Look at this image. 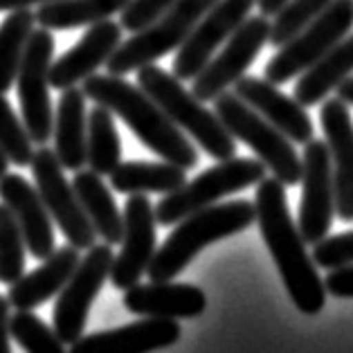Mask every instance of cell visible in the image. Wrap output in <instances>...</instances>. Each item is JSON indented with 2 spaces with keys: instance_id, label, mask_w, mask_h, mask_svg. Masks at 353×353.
<instances>
[{
  "instance_id": "39",
  "label": "cell",
  "mask_w": 353,
  "mask_h": 353,
  "mask_svg": "<svg viewBox=\"0 0 353 353\" xmlns=\"http://www.w3.org/2000/svg\"><path fill=\"white\" fill-rule=\"evenodd\" d=\"M286 3L288 0H256V5H259V10H261V16H265V19H270V16L277 14Z\"/></svg>"
},
{
  "instance_id": "15",
  "label": "cell",
  "mask_w": 353,
  "mask_h": 353,
  "mask_svg": "<svg viewBox=\"0 0 353 353\" xmlns=\"http://www.w3.org/2000/svg\"><path fill=\"white\" fill-rule=\"evenodd\" d=\"M122 250L110 265V283L117 290L135 286L156 254V208L144 194H131L124 208Z\"/></svg>"
},
{
  "instance_id": "1",
  "label": "cell",
  "mask_w": 353,
  "mask_h": 353,
  "mask_svg": "<svg viewBox=\"0 0 353 353\" xmlns=\"http://www.w3.org/2000/svg\"><path fill=\"white\" fill-rule=\"evenodd\" d=\"M256 221L268 245L292 304L304 315H317L324 308L326 288L317 265L306 252V243L292 221L286 203V189L277 178H263L254 196Z\"/></svg>"
},
{
  "instance_id": "9",
  "label": "cell",
  "mask_w": 353,
  "mask_h": 353,
  "mask_svg": "<svg viewBox=\"0 0 353 353\" xmlns=\"http://www.w3.org/2000/svg\"><path fill=\"white\" fill-rule=\"evenodd\" d=\"M52 57L54 37L46 28L34 30L30 34L28 48H25L19 74H16L23 124L37 146H46L50 137H52L54 110L52 99H50V65H52Z\"/></svg>"
},
{
  "instance_id": "40",
  "label": "cell",
  "mask_w": 353,
  "mask_h": 353,
  "mask_svg": "<svg viewBox=\"0 0 353 353\" xmlns=\"http://www.w3.org/2000/svg\"><path fill=\"white\" fill-rule=\"evenodd\" d=\"M335 90H338V99H342L344 104L353 106V74L347 77V79H344Z\"/></svg>"
},
{
  "instance_id": "18",
  "label": "cell",
  "mask_w": 353,
  "mask_h": 353,
  "mask_svg": "<svg viewBox=\"0 0 353 353\" xmlns=\"http://www.w3.org/2000/svg\"><path fill=\"white\" fill-rule=\"evenodd\" d=\"M0 201L19 223L28 252L41 261L48 259L54 252V230L37 187L19 174H5L0 178Z\"/></svg>"
},
{
  "instance_id": "7",
  "label": "cell",
  "mask_w": 353,
  "mask_h": 353,
  "mask_svg": "<svg viewBox=\"0 0 353 353\" xmlns=\"http://www.w3.org/2000/svg\"><path fill=\"white\" fill-rule=\"evenodd\" d=\"M265 178V167L261 160L254 158H230L221 165L203 171L201 176L167 194L156 205V223L160 225H174V223L187 219L189 214L205 210L210 205L230 194L243 192V189L259 185Z\"/></svg>"
},
{
  "instance_id": "37",
  "label": "cell",
  "mask_w": 353,
  "mask_h": 353,
  "mask_svg": "<svg viewBox=\"0 0 353 353\" xmlns=\"http://www.w3.org/2000/svg\"><path fill=\"white\" fill-rule=\"evenodd\" d=\"M0 353H12L10 347V299L0 295Z\"/></svg>"
},
{
  "instance_id": "35",
  "label": "cell",
  "mask_w": 353,
  "mask_h": 353,
  "mask_svg": "<svg viewBox=\"0 0 353 353\" xmlns=\"http://www.w3.org/2000/svg\"><path fill=\"white\" fill-rule=\"evenodd\" d=\"M178 0H128V5L119 12L122 30L140 32L146 25H151L162 14L169 12Z\"/></svg>"
},
{
  "instance_id": "33",
  "label": "cell",
  "mask_w": 353,
  "mask_h": 353,
  "mask_svg": "<svg viewBox=\"0 0 353 353\" xmlns=\"http://www.w3.org/2000/svg\"><path fill=\"white\" fill-rule=\"evenodd\" d=\"M10 335L28 353H65L59 335L32 311H19L10 317Z\"/></svg>"
},
{
  "instance_id": "41",
  "label": "cell",
  "mask_w": 353,
  "mask_h": 353,
  "mask_svg": "<svg viewBox=\"0 0 353 353\" xmlns=\"http://www.w3.org/2000/svg\"><path fill=\"white\" fill-rule=\"evenodd\" d=\"M10 165H12V162L7 160V156L3 153V149H0V178H3V176L7 174V171H10Z\"/></svg>"
},
{
  "instance_id": "14",
  "label": "cell",
  "mask_w": 353,
  "mask_h": 353,
  "mask_svg": "<svg viewBox=\"0 0 353 353\" xmlns=\"http://www.w3.org/2000/svg\"><path fill=\"white\" fill-rule=\"evenodd\" d=\"M256 0H216L203 19L194 25L189 37L180 43L174 59V77L180 81L194 79L203 70L214 52L225 43L243 23Z\"/></svg>"
},
{
  "instance_id": "23",
  "label": "cell",
  "mask_w": 353,
  "mask_h": 353,
  "mask_svg": "<svg viewBox=\"0 0 353 353\" xmlns=\"http://www.w3.org/2000/svg\"><path fill=\"white\" fill-rule=\"evenodd\" d=\"M85 94L79 88H65L59 97L52 135L54 156L63 169L79 171L85 165Z\"/></svg>"
},
{
  "instance_id": "30",
  "label": "cell",
  "mask_w": 353,
  "mask_h": 353,
  "mask_svg": "<svg viewBox=\"0 0 353 353\" xmlns=\"http://www.w3.org/2000/svg\"><path fill=\"white\" fill-rule=\"evenodd\" d=\"M25 239L14 214L5 203H0V281L12 283L25 274Z\"/></svg>"
},
{
  "instance_id": "3",
  "label": "cell",
  "mask_w": 353,
  "mask_h": 353,
  "mask_svg": "<svg viewBox=\"0 0 353 353\" xmlns=\"http://www.w3.org/2000/svg\"><path fill=\"white\" fill-rule=\"evenodd\" d=\"M256 221L254 203L230 201L225 205H210L178 221V228L167 236L146 268L151 281H171L178 277L203 248L221 239L234 236Z\"/></svg>"
},
{
  "instance_id": "20",
  "label": "cell",
  "mask_w": 353,
  "mask_h": 353,
  "mask_svg": "<svg viewBox=\"0 0 353 353\" xmlns=\"http://www.w3.org/2000/svg\"><path fill=\"white\" fill-rule=\"evenodd\" d=\"M124 306L133 315L165 317V320H194L208 308L205 292L192 283L151 281L126 288Z\"/></svg>"
},
{
  "instance_id": "38",
  "label": "cell",
  "mask_w": 353,
  "mask_h": 353,
  "mask_svg": "<svg viewBox=\"0 0 353 353\" xmlns=\"http://www.w3.org/2000/svg\"><path fill=\"white\" fill-rule=\"evenodd\" d=\"M54 3V0H0V12H14V10H32L34 5Z\"/></svg>"
},
{
  "instance_id": "17",
  "label": "cell",
  "mask_w": 353,
  "mask_h": 353,
  "mask_svg": "<svg viewBox=\"0 0 353 353\" xmlns=\"http://www.w3.org/2000/svg\"><path fill=\"white\" fill-rule=\"evenodd\" d=\"M320 122L333 162L335 214L349 223L353 221V119L342 99H329L320 110Z\"/></svg>"
},
{
  "instance_id": "28",
  "label": "cell",
  "mask_w": 353,
  "mask_h": 353,
  "mask_svg": "<svg viewBox=\"0 0 353 353\" xmlns=\"http://www.w3.org/2000/svg\"><path fill=\"white\" fill-rule=\"evenodd\" d=\"M122 162V140L115 117L106 106H94L85 119V165L99 176H110Z\"/></svg>"
},
{
  "instance_id": "11",
  "label": "cell",
  "mask_w": 353,
  "mask_h": 353,
  "mask_svg": "<svg viewBox=\"0 0 353 353\" xmlns=\"http://www.w3.org/2000/svg\"><path fill=\"white\" fill-rule=\"evenodd\" d=\"M113 259V245L104 243L88 248V254L79 259L70 279L59 290L54 306V333L63 344H72L83 335L90 306L108 279Z\"/></svg>"
},
{
  "instance_id": "10",
  "label": "cell",
  "mask_w": 353,
  "mask_h": 353,
  "mask_svg": "<svg viewBox=\"0 0 353 353\" xmlns=\"http://www.w3.org/2000/svg\"><path fill=\"white\" fill-rule=\"evenodd\" d=\"M32 176L34 187L41 196L43 205L59 230L63 232L68 243L77 250H88L97 241V232L92 230L88 216L74 194L72 183L63 176V167L54 156V149L39 146L32 156Z\"/></svg>"
},
{
  "instance_id": "19",
  "label": "cell",
  "mask_w": 353,
  "mask_h": 353,
  "mask_svg": "<svg viewBox=\"0 0 353 353\" xmlns=\"http://www.w3.org/2000/svg\"><path fill=\"white\" fill-rule=\"evenodd\" d=\"M122 43V25L113 21H99L88 28L83 39L72 50H68L63 57L50 65V85L57 90L72 88L85 77L94 74L99 65L108 61V57L115 52Z\"/></svg>"
},
{
  "instance_id": "29",
  "label": "cell",
  "mask_w": 353,
  "mask_h": 353,
  "mask_svg": "<svg viewBox=\"0 0 353 353\" xmlns=\"http://www.w3.org/2000/svg\"><path fill=\"white\" fill-rule=\"evenodd\" d=\"M37 25L32 10H14L0 23V94L10 92L23 63L30 34Z\"/></svg>"
},
{
  "instance_id": "36",
  "label": "cell",
  "mask_w": 353,
  "mask_h": 353,
  "mask_svg": "<svg viewBox=\"0 0 353 353\" xmlns=\"http://www.w3.org/2000/svg\"><path fill=\"white\" fill-rule=\"evenodd\" d=\"M326 292L340 299H353V263L342 265V268H333L324 279Z\"/></svg>"
},
{
  "instance_id": "12",
  "label": "cell",
  "mask_w": 353,
  "mask_h": 353,
  "mask_svg": "<svg viewBox=\"0 0 353 353\" xmlns=\"http://www.w3.org/2000/svg\"><path fill=\"white\" fill-rule=\"evenodd\" d=\"M270 39V21L265 16H248L225 41V48L212 57L208 65L194 77L192 92L201 101H214L232 83L241 79L254 63L256 54Z\"/></svg>"
},
{
  "instance_id": "21",
  "label": "cell",
  "mask_w": 353,
  "mask_h": 353,
  "mask_svg": "<svg viewBox=\"0 0 353 353\" xmlns=\"http://www.w3.org/2000/svg\"><path fill=\"white\" fill-rule=\"evenodd\" d=\"M180 338V326L176 320L165 317H149L122 329H113L106 333L81 335L72 342L70 353H153L158 349H167Z\"/></svg>"
},
{
  "instance_id": "22",
  "label": "cell",
  "mask_w": 353,
  "mask_h": 353,
  "mask_svg": "<svg viewBox=\"0 0 353 353\" xmlns=\"http://www.w3.org/2000/svg\"><path fill=\"white\" fill-rule=\"evenodd\" d=\"M79 259V250L72 245L54 250L48 259H43V265L12 283L10 297H7L10 306H14L16 311H32V308L46 304L65 286Z\"/></svg>"
},
{
  "instance_id": "4",
  "label": "cell",
  "mask_w": 353,
  "mask_h": 353,
  "mask_svg": "<svg viewBox=\"0 0 353 353\" xmlns=\"http://www.w3.org/2000/svg\"><path fill=\"white\" fill-rule=\"evenodd\" d=\"M137 88H142L162 108L171 122L196 140L214 160H230L236 153V140L221 124L214 110H208L194 92L183 88L180 79L158 65H144L137 70Z\"/></svg>"
},
{
  "instance_id": "13",
  "label": "cell",
  "mask_w": 353,
  "mask_h": 353,
  "mask_svg": "<svg viewBox=\"0 0 353 353\" xmlns=\"http://www.w3.org/2000/svg\"><path fill=\"white\" fill-rule=\"evenodd\" d=\"M301 205L297 230L304 243H320L329 234L335 214L333 162L329 146L322 140L304 144L301 156Z\"/></svg>"
},
{
  "instance_id": "25",
  "label": "cell",
  "mask_w": 353,
  "mask_h": 353,
  "mask_svg": "<svg viewBox=\"0 0 353 353\" xmlns=\"http://www.w3.org/2000/svg\"><path fill=\"white\" fill-rule=\"evenodd\" d=\"M72 187L92 230L97 232V236L104 239V243L108 245H117L122 241L124 219L119 214L113 201V194H110V189L101 180V176L90 169L88 171L79 169L72 180Z\"/></svg>"
},
{
  "instance_id": "27",
  "label": "cell",
  "mask_w": 353,
  "mask_h": 353,
  "mask_svg": "<svg viewBox=\"0 0 353 353\" xmlns=\"http://www.w3.org/2000/svg\"><path fill=\"white\" fill-rule=\"evenodd\" d=\"M128 5V0H54L39 7L37 23L46 30H74L108 21Z\"/></svg>"
},
{
  "instance_id": "5",
  "label": "cell",
  "mask_w": 353,
  "mask_h": 353,
  "mask_svg": "<svg viewBox=\"0 0 353 353\" xmlns=\"http://www.w3.org/2000/svg\"><path fill=\"white\" fill-rule=\"evenodd\" d=\"M214 113L234 140H241L256 153L263 167L272 171V178H277L283 187L299 183L301 160L295 146L270 122H265L254 108L241 101L234 92L225 90L214 99Z\"/></svg>"
},
{
  "instance_id": "31",
  "label": "cell",
  "mask_w": 353,
  "mask_h": 353,
  "mask_svg": "<svg viewBox=\"0 0 353 353\" xmlns=\"http://www.w3.org/2000/svg\"><path fill=\"white\" fill-rule=\"evenodd\" d=\"M331 0H288L281 10L274 14V21L270 23V39L268 43L274 48H281L292 37L311 25L320 16Z\"/></svg>"
},
{
  "instance_id": "16",
  "label": "cell",
  "mask_w": 353,
  "mask_h": 353,
  "mask_svg": "<svg viewBox=\"0 0 353 353\" xmlns=\"http://www.w3.org/2000/svg\"><path fill=\"white\" fill-rule=\"evenodd\" d=\"M234 94L254 108L265 122H270L279 133H283L290 142L306 144L313 140V122L304 106L297 99L283 94L277 85L259 77H241L234 83Z\"/></svg>"
},
{
  "instance_id": "2",
  "label": "cell",
  "mask_w": 353,
  "mask_h": 353,
  "mask_svg": "<svg viewBox=\"0 0 353 353\" xmlns=\"http://www.w3.org/2000/svg\"><path fill=\"white\" fill-rule=\"evenodd\" d=\"M81 90L94 104L106 106L122 119L128 131L165 162L185 171L198 165V151L192 142L142 88L115 74H90L81 81Z\"/></svg>"
},
{
  "instance_id": "24",
  "label": "cell",
  "mask_w": 353,
  "mask_h": 353,
  "mask_svg": "<svg viewBox=\"0 0 353 353\" xmlns=\"http://www.w3.org/2000/svg\"><path fill=\"white\" fill-rule=\"evenodd\" d=\"M353 72V34L344 37L338 46L331 48L324 57L299 74L295 85V99L301 106H315L333 92Z\"/></svg>"
},
{
  "instance_id": "34",
  "label": "cell",
  "mask_w": 353,
  "mask_h": 353,
  "mask_svg": "<svg viewBox=\"0 0 353 353\" xmlns=\"http://www.w3.org/2000/svg\"><path fill=\"white\" fill-rule=\"evenodd\" d=\"M313 263L317 268H342L353 263V232H344L338 236H324L320 243H315Z\"/></svg>"
},
{
  "instance_id": "32",
  "label": "cell",
  "mask_w": 353,
  "mask_h": 353,
  "mask_svg": "<svg viewBox=\"0 0 353 353\" xmlns=\"http://www.w3.org/2000/svg\"><path fill=\"white\" fill-rule=\"evenodd\" d=\"M32 137L23 119L16 115L14 106L5 94H0V149L16 167H28L34 156Z\"/></svg>"
},
{
  "instance_id": "8",
  "label": "cell",
  "mask_w": 353,
  "mask_h": 353,
  "mask_svg": "<svg viewBox=\"0 0 353 353\" xmlns=\"http://www.w3.org/2000/svg\"><path fill=\"white\" fill-rule=\"evenodd\" d=\"M351 30L353 0H331L329 7L311 25H306L297 37L277 48L279 52L265 65V79L274 85L295 79L331 48L338 46Z\"/></svg>"
},
{
  "instance_id": "26",
  "label": "cell",
  "mask_w": 353,
  "mask_h": 353,
  "mask_svg": "<svg viewBox=\"0 0 353 353\" xmlns=\"http://www.w3.org/2000/svg\"><path fill=\"white\" fill-rule=\"evenodd\" d=\"M187 183L185 169L171 162H119L110 171V185L119 194H171Z\"/></svg>"
},
{
  "instance_id": "6",
  "label": "cell",
  "mask_w": 353,
  "mask_h": 353,
  "mask_svg": "<svg viewBox=\"0 0 353 353\" xmlns=\"http://www.w3.org/2000/svg\"><path fill=\"white\" fill-rule=\"evenodd\" d=\"M216 0H178L169 12H165L144 30L133 32L131 39L122 41L117 50L104 63L108 74L124 77L140 68L156 63L158 59L167 57L171 50H178L194 25L203 19V14Z\"/></svg>"
}]
</instances>
